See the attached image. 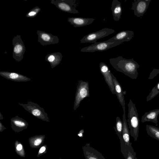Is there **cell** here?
I'll use <instances>...</instances> for the list:
<instances>
[{
  "label": "cell",
  "mask_w": 159,
  "mask_h": 159,
  "mask_svg": "<svg viewBox=\"0 0 159 159\" xmlns=\"http://www.w3.org/2000/svg\"><path fill=\"white\" fill-rule=\"evenodd\" d=\"M109 61L111 66L117 71L133 79L137 78V69L139 67V65L133 58L126 59L120 56L109 59Z\"/></svg>",
  "instance_id": "obj_1"
},
{
  "label": "cell",
  "mask_w": 159,
  "mask_h": 159,
  "mask_svg": "<svg viewBox=\"0 0 159 159\" xmlns=\"http://www.w3.org/2000/svg\"><path fill=\"white\" fill-rule=\"evenodd\" d=\"M128 107V119L129 128L130 135L132 137L134 141H136L139 136V120L138 113L135 106L131 99L127 104Z\"/></svg>",
  "instance_id": "obj_2"
},
{
  "label": "cell",
  "mask_w": 159,
  "mask_h": 159,
  "mask_svg": "<svg viewBox=\"0 0 159 159\" xmlns=\"http://www.w3.org/2000/svg\"><path fill=\"white\" fill-rule=\"evenodd\" d=\"M89 97L88 82L80 80L77 85L73 109L75 110L79 107L81 102L84 98Z\"/></svg>",
  "instance_id": "obj_3"
},
{
  "label": "cell",
  "mask_w": 159,
  "mask_h": 159,
  "mask_svg": "<svg viewBox=\"0 0 159 159\" xmlns=\"http://www.w3.org/2000/svg\"><path fill=\"white\" fill-rule=\"evenodd\" d=\"M26 111L35 117L47 122L50 121L47 114L44 109L36 103L31 101H28L26 104L18 103Z\"/></svg>",
  "instance_id": "obj_4"
},
{
  "label": "cell",
  "mask_w": 159,
  "mask_h": 159,
  "mask_svg": "<svg viewBox=\"0 0 159 159\" xmlns=\"http://www.w3.org/2000/svg\"><path fill=\"white\" fill-rule=\"evenodd\" d=\"M13 45V58L17 62L22 61L25 51V48L20 35L17 34L12 40Z\"/></svg>",
  "instance_id": "obj_5"
},
{
  "label": "cell",
  "mask_w": 159,
  "mask_h": 159,
  "mask_svg": "<svg viewBox=\"0 0 159 159\" xmlns=\"http://www.w3.org/2000/svg\"><path fill=\"white\" fill-rule=\"evenodd\" d=\"M121 44L118 42H108L107 40L96 42L90 45L83 48L81 49V51L91 52L96 51L102 52L108 50Z\"/></svg>",
  "instance_id": "obj_6"
},
{
  "label": "cell",
  "mask_w": 159,
  "mask_h": 159,
  "mask_svg": "<svg viewBox=\"0 0 159 159\" xmlns=\"http://www.w3.org/2000/svg\"><path fill=\"white\" fill-rule=\"evenodd\" d=\"M75 0H51V3L63 11L73 14L79 13L76 9L77 5Z\"/></svg>",
  "instance_id": "obj_7"
},
{
  "label": "cell",
  "mask_w": 159,
  "mask_h": 159,
  "mask_svg": "<svg viewBox=\"0 0 159 159\" xmlns=\"http://www.w3.org/2000/svg\"><path fill=\"white\" fill-rule=\"evenodd\" d=\"M115 32L113 29L104 28L96 32L90 33L84 36L80 40V43H95L98 40L105 37Z\"/></svg>",
  "instance_id": "obj_8"
},
{
  "label": "cell",
  "mask_w": 159,
  "mask_h": 159,
  "mask_svg": "<svg viewBox=\"0 0 159 159\" xmlns=\"http://www.w3.org/2000/svg\"><path fill=\"white\" fill-rule=\"evenodd\" d=\"M38 42L42 46H44L59 43L58 37L52 34L40 30H37Z\"/></svg>",
  "instance_id": "obj_9"
},
{
  "label": "cell",
  "mask_w": 159,
  "mask_h": 159,
  "mask_svg": "<svg viewBox=\"0 0 159 159\" xmlns=\"http://www.w3.org/2000/svg\"><path fill=\"white\" fill-rule=\"evenodd\" d=\"M100 70L103 75L105 81L107 84L112 93L116 94L113 78L108 66L105 63L101 62L99 65Z\"/></svg>",
  "instance_id": "obj_10"
},
{
  "label": "cell",
  "mask_w": 159,
  "mask_h": 159,
  "mask_svg": "<svg viewBox=\"0 0 159 159\" xmlns=\"http://www.w3.org/2000/svg\"><path fill=\"white\" fill-rule=\"evenodd\" d=\"M151 0H135L133 3L132 9L134 15L137 17H142L146 11Z\"/></svg>",
  "instance_id": "obj_11"
},
{
  "label": "cell",
  "mask_w": 159,
  "mask_h": 159,
  "mask_svg": "<svg viewBox=\"0 0 159 159\" xmlns=\"http://www.w3.org/2000/svg\"><path fill=\"white\" fill-rule=\"evenodd\" d=\"M82 148L86 159H106L99 152L90 146L89 143H87Z\"/></svg>",
  "instance_id": "obj_12"
},
{
  "label": "cell",
  "mask_w": 159,
  "mask_h": 159,
  "mask_svg": "<svg viewBox=\"0 0 159 159\" xmlns=\"http://www.w3.org/2000/svg\"><path fill=\"white\" fill-rule=\"evenodd\" d=\"M134 35V32L130 30H123L116 34L110 39L107 40L108 42H116L122 43L124 42L129 41Z\"/></svg>",
  "instance_id": "obj_13"
},
{
  "label": "cell",
  "mask_w": 159,
  "mask_h": 159,
  "mask_svg": "<svg viewBox=\"0 0 159 159\" xmlns=\"http://www.w3.org/2000/svg\"><path fill=\"white\" fill-rule=\"evenodd\" d=\"M0 75L7 79L16 82H26L31 80L26 76L16 72L1 71Z\"/></svg>",
  "instance_id": "obj_14"
},
{
  "label": "cell",
  "mask_w": 159,
  "mask_h": 159,
  "mask_svg": "<svg viewBox=\"0 0 159 159\" xmlns=\"http://www.w3.org/2000/svg\"><path fill=\"white\" fill-rule=\"evenodd\" d=\"M111 75L113 78L116 95L120 104L122 106L123 112H125V104L124 99V92L120 84L117 80L116 78L112 73Z\"/></svg>",
  "instance_id": "obj_15"
},
{
  "label": "cell",
  "mask_w": 159,
  "mask_h": 159,
  "mask_svg": "<svg viewBox=\"0 0 159 159\" xmlns=\"http://www.w3.org/2000/svg\"><path fill=\"white\" fill-rule=\"evenodd\" d=\"M95 19L82 17H68V21L74 27H80L89 25L92 23Z\"/></svg>",
  "instance_id": "obj_16"
},
{
  "label": "cell",
  "mask_w": 159,
  "mask_h": 159,
  "mask_svg": "<svg viewBox=\"0 0 159 159\" xmlns=\"http://www.w3.org/2000/svg\"><path fill=\"white\" fill-rule=\"evenodd\" d=\"M120 141V151L125 159H138L136 156V152L132 146L125 145L123 139Z\"/></svg>",
  "instance_id": "obj_17"
},
{
  "label": "cell",
  "mask_w": 159,
  "mask_h": 159,
  "mask_svg": "<svg viewBox=\"0 0 159 159\" xmlns=\"http://www.w3.org/2000/svg\"><path fill=\"white\" fill-rule=\"evenodd\" d=\"M159 114V109H156L146 112L142 116L141 122L143 123L146 122H152L158 126L157 117Z\"/></svg>",
  "instance_id": "obj_18"
},
{
  "label": "cell",
  "mask_w": 159,
  "mask_h": 159,
  "mask_svg": "<svg viewBox=\"0 0 159 159\" xmlns=\"http://www.w3.org/2000/svg\"><path fill=\"white\" fill-rule=\"evenodd\" d=\"M62 58V56L61 53L54 52L47 55L45 60L50 63L51 68H53L60 64Z\"/></svg>",
  "instance_id": "obj_19"
},
{
  "label": "cell",
  "mask_w": 159,
  "mask_h": 159,
  "mask_svg": "<svg viewBox=\"0 0 159 159\" xmlns=\"http://www.w3.org/2000/svg\"><path fill=\"white\" fill-rule=\"evenodd\" d=\"M122 122L123 127L122 136L123 140L125 145L129 146H132V143L130 141V134L126 119L125 112H123Z\"/></svg>",
  "instance_id": "obj_20"
},
{
  "label": "cell",
  "mask_w": 159,
  "mask_h": 159,
  "mask_svg": "<svg viewBox=\"0 0 159 159\" xmlns=\"http://www.w3.org/2000/svg\"><path fill=\"white\" fill-rule=\"evenodd\" d=\"M111 10L114 20H119L122 12L121 3L118 0H113L111 4Z\"/></svg>",
  "instance_id": "obj_21"
},
{
  "label": "cell",
  "mask_w": 159,
  "mask_h": 159,
  "mask_svg": "<svg viewBox=\"0 0 159 159\" xmlns=\"http://www.w3.org/2000/svg\"><path fill=\"white\" fill-rule=\"evenodd\" d=\"M11 121L12 127L15 129H23L26 128L28 125L25 120L17 116L12 117Z\"/></svg>",
  "instance_id": "obj_22"
},
{
  "label": "cell",
  "mask_w": 159,
  "mask_h": 159,
  "mask_svg": "<svg viewBox=\"0 0 159 159\" xmlns=\"http://www.w3.org/2000/svg\"><path fill=\"white\" fill-rule=\"evenodd\" d=\"M147 134L151 137L159 141V128L153 125H146Z\"/></svg>",
  "instance_id": "obj_23"
},
{
  "label": "cell",
  "mask_w": 159,
  "mask_h": 159,
  "mask_svg": "<svg viewBox=\"0 0 159 159\" xmlns=\"http://www.w3.org/2000/svg\"><path fill=\"white\" fill-rule=\"evenodd\" d=\"M123 127L122 121L121 120L119 117L118 116L116 117L115 126L114 127V128L120 140L123 139L122 136Z\"/></svg>",
  "instance_id": "obj_24"
},
{
  "label": "cell",
  "mask_w": 159,
  "mask_h": 159,
  "mask_svg": "<svg viewBox=\"0 0 159 159\" xmlns=\"http://www.w3.org/2000/svg\"><path fill=\"white\" fill-rule=\"evenodd\" d=\"M159 94V82L152 89L151 92L146 97V101L148 102L154 98Z\"/></svg>",
  "instance_id": "obj_25"
},
{
  "label": "cell",
  "mask_w": 159,
  "mask_h": 159,
  "mask_svg": "<svg viewBox=\"0 0 159 159\" xmlns=\"http://www.w3.org/2000/svg\"><path fill=\"white\" fill-rule=\"evenodd\" d=\"M41 8L38 6H36L30 10L26 14L27 17L34 18L40 12Z\"/></svg>",
  "instance_id": "obj_26"
},
{
  "label": "cell",
  "mask_w": 159,
  "mask_h": 159,
  "mask_svg": "<svg viewBox=\"0 0 159 159\" xmlns=\"http://www.w3.org/2000/svg\"><path fill=\"white\" fill-rule=\"evenodd\" d=\"M159 74V69H153L149 75L148 79L151 80L153 79Z\"/></svg>",
  "instance_id": "obj_27"
},
{
  "label": "cell",
  "mask_w": 159,
  "mask_h": 159,
  "mask_svg": "<svg viewBox=\"0 0 159 159\" xmlns=\"http://www.w3.org/2000/svg\"><path fill=\"white\" fill-rule=\"evenodd\" d=\"M42 142L41 139L38 138L36 139L34 142V144L35 146H37L40 145Z\"/></svg>",
  "instance_id": "obj_28"
},
{
  "label": "cell",
  "mask_w": 159,
  "mask_h": 159,
  "mask_svg": "<svg viewBox=\"0 0 159 159\" xmlns=\"http://www.w3.org/2000/svg\"><path fill=\"white\" fill-rule=\"evenodd\" d=\"M84 130L83 129H81L78 134V136L80 137H82L83 136Z\"/></svg>",
  "instance_id": "obj_29"
},
{
  "label": "cell",
  "mask_w": 159,
  "mask_h": 159,
  "mask_svg": "<svg viewBox=\"0 0 159 159\" xmlns=\"http://www.w3.org/2000/svg\"><path fill=\"white\" fill-rule=\"evenodd\" d=\"M22 145L20 144H18L16 147V149L18 151H20L22 149Z\"/></svg>",
  "instance_id": "obj_30"
},
{
  "label": "cell",
  "mask_w": 159,
  "mask_h": 159,
  "mask_svg": "<svg viewBox=\"0 0 159 159\" xmlns=\"http://www.w3.org/2000/svg\"><path fill=\"white\" fill-rule=\"evenodd\" d=\"M46 148L44 147H43L40 149L39 152L40 153L43 152L45 150Z\"/></svg>",
  "instance_id": "obj_31"
},
{
  "label": "cell",
  "mask_w": 159,
  "mask_h": 159,
  "mask_svg": "<svg viewBox=\"0 0 159 159\" xmlns=\"http://www.w3.org/2000/svg\"><path fill=\"white\" fill-rule=\"evenodd\" d=\"M0 130L2 131L3 129V128H4V127L1 122H0Z\"/></svg>",
  "instance_id": "obj_32"
},
{
  "label": "cell",
  "mask_w": 159,
  "mask_h": 159,
  "mask_svg": "<svg viewBox=\"0 0 159 159\" xmlns=\"http://www.w3.org/2000/svg\"><path fill=\"white\" fill-rule=\"evenodd\" d=\"M3 119V117L2 115V114L1 112H0V120H2Z\"/></svg>",
  "instance_id": "obj_33"
}]
</instances>
